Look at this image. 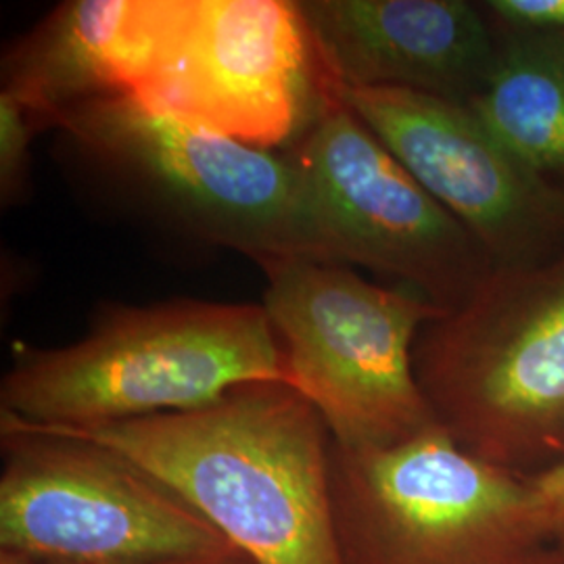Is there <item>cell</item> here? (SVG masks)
<instances>
[{
  "label": "cell",
  "instance_id": "cell-1",
  "mask_svg": "<svg viewBox=\"0 0 564 564\" xmlns=\"http://www.w3.org/2000/svg\"><path fill=\"white\" fill-rule=\"evenodd\" d=\"M39 429L120 452L256 564H341L333 437L318 408L291 384H237L199 408L99 429Z\"/></svg>",
  "mask_w": 564,
  "mask_h": 564
},
{
  "label": "cell",
  "instance_id": "cell-2",
  "mask_svg": "<svg viewBox=\"0 0 564 564\" xmlns=\"http://www.w3.org/2000/svg\"><path fill=\"white\" fill-rule=\"evenodd\" d=\"M263 381L295 387L263 305H109L80 341L13 347L0 414L48 429H99L199 408Z\"/></svg>",
  "mask_w": 564,
  "mask_h": 564
},
{
  "label": "cell",
  "instance_id": "cell-3",
  "mask_svg": "<svg viewBox=\"0 0 564 564\" xmlns=\"http://www.w3.org/2000/svg\"><path fill=\"white\" fill-rule=\"evenodd\" d=\"M414 372L435 423L473 456L519 475L564 463V251L494 270L423 326Z\"/></svg>",
  "mask_w": 564,
  "mask_h": 564
},
{
  "label": "cell",
  "instance_id": "cell-4",
  "mask_svg": "<svg viewBox=\"0 0 564 564\" xmlns=\"http://www.w3.org/2000/svg\"><path fill=\"white\" fill-rule=\"evenodd\" d=\"M51 128L132 202L195 241L235 249L258 265L286 258L330 263L286 153L182 123L121 95L72 107Z\"/></svg>",
  "mask_w": 564,
  "mask_h": 564
},
{
  "label": "cell",
  "instance_id": "cell-5",
  "mask_svg": "<svg viewBox=\"0 0 564 564\" xmlns=\"http://www.w3.org/2000/svg\"><path fill=\"white\" fill-rule=\"evenodd\" d=\"M341 564H524L550 544L529 475L481 460L433 424L402 444H330Z\"/></svg>",
  "mask_w": 564,
  "mask_h": 564
},
{
  "label": "cell",
  "instance_id": "cell-6",
  "mask_svg": "<svg viewBox=\"0 0 564 564\" xmlns=\"http://www.w3.org/2000/svg\"><path fill=\"white\" fill-rule=\"evenodd\" d=\"M260 268L268 279L262 305L295 389L318 408L337 444L387 447L437 424L416 381L414 345L445 310L341 263L286 258Z\"/></svg>",
  "mask_w": 564,
  "mask_h": 564
},
{
  "label": "cell",
  "instance_id": "cell-7",
  "mask_svg": "<svg viewBox=\"0 0 564 564\" xmlns=\"http://www.w3.org/2000/svg\"><path fill=\"white\" fill-rule=\"evenodd\" d=\"M0 550L59 564H162L239 552L120 452L0 414Z\"/></svg>",
  "mask_w": 564,
  "mask_h": 564
},
{
  "label": "cell",
  "instance_id": "cell-8",
  "mask_svg": "<svg viewBox=\"0 0 564 564\" xmlns=\"http://www.w3.org/2000/svg\"><path fill=\"white\" fill-rule=\"evenodd\" d=\"M326 95L297 2L153 0L141 74L126 97L279 151L302 139Z\"/></svg>",
  "mask_w": 564,
  "mask_h": 564
},
{
  "label": "cell",
  "instance_id": "cell-9",
  "mask_svg": "<svg viewBox=\"0 0 564 564\" xmlns=\"http://www.w3.org/2000/svg\"><path fill=\"white\" fill-rule=\"evenodd\" d=\"M326 93L284 153L302 176L328 262L362 265L445 312L460 307L496 270L484 247Z\"/></svg>",
  "mask_w": 564,
  "mask_h": 564
},
{
  "label": "cell",
  "instance_id": "cell-10",
  "mask_svg": "<svg viewBox=\"0 0 564 564\" xmlns=\"http://www.w3.org/2000/svg\"><path fill=\"white\" fill-rule=\"evenodd\" d=\"M463 224L496 270L564 251V193L542 178L468 102L324 84Z\"/></svg>",
  "mask_w": 564,
  "mask_h": 564
},
{
  "label": "cell",
  "instance_id": "cell-11",
  "mask_svg": "<svg viewBox=\"0 0 564 564\" xmlns=\"http://www.w3.org/2000/svg\"><path fill=\"white\" fill-rule=\"evenodd\" d=\"M324 84L470 102L496 63V34L468 0L297 2Z\"/></svg>",
  "mask_w": 564,
  "mask_h": 564
},
{
  "label": "cell",
  "instance_id": "cell-12",
  "mask_svg": "<svg viewBox=\"0 0 564 564\" xmlns=\"http://www.w3.org/2000/svg\"><path fill=\"white\" fill-rule=\"evenodd\" d=\"M151 0L63 2L2 59V93L41 128L82 102L128 95L141 65Z\"/></svg>",
  "mask_w": 564,
  "mask_h": 564
},
{
  "label": "cell",
  "instance_id": "cell-13",
  "mask_svg": "<svg viewBox=\"0 0 564 564\" xmlns=\"http://www.w3.org/2000/svg\"><path fill=\"white\" fill-rule=\"evenodd\" d=\"M494 34V69L468 105L564 193V34Z\"/></svg>",
  "mask_w": 564,
  "mask_h": 564
},
{
  "label": "cell",
  "instance_id": "cell-14",
  "mask_svg": "<svg viewBox=\"0 0 564 564\" xmlns=\"http://www.w3.org/2000/svg\"><path fill=\"white\" fill-rule=\"evenodd\" d=\"M42 130L25 107L0 93V202L9 209L23 202L32 182V142Z\"/></svg>",
  "mask_w": 564,
  "mask_h": 564
},
{
  "label": "cell",
  "instance_id": "cell-15",
  "mask_svg": "<svg viewBox=\"0 0 564 564\" xmlns=\"http://www.w3.org/2000/svg\"><path fill=\"white\" fill-rule=\"evenodd\" d=\"M479 7L494 32L564 34V0H485Z\"/></svg>",
  "mask_w": 564,
  "mask_h": 564
},
{
  "label": "cell",
  "instance_id": "cell-16",
  "mask_svg": "<svg viewBox=\"0 0 564 564\" xmlns=\"http://www.w3.org/2000/svg\"><path fill=\"white\" fill-rule=\"evenodd\" d=\"M538 521L550 544L564 545V463L529 475Z\"/></svg>",
  "mask_w": 564,
  "mask_h": 564
},
{
  "label": "cell",
  "instance_id": "cell-17",
  "mask_svg": "<svg viewBox=\"0 0 564 564\" xmlns=\"http://www.w3.org/2000/svg\"><path fill=\"white\" fill-rule=\"evenodd\" d=\"M162 564H256L249 561L242 552H226V554H212V556H199V558H186V561H172Z\"/></svg>",
  "mask_w": 564,
  "mask_h": 564
},
{
  "label": "cell",
  "instance_id": "cell-18",
  "mask_svg": "<svg viewBox=\"0 0 564 564\" xmlns=\"http://www.w3.org/2000/svg\"><path fill=\"white\" fill-rule=\"evenodd\" d=\"M524 564H564V545L547 544Z\"/></svg>",
  "mask_w": 564,
  "mask_h": 564
},
{
  "label": "cell",
  "instance_id": "cell-19",
  "mask_svg": "<svg viewBox=\"0 0 564 564\" xmlns=\"http://www.w3.org/2000/svg\"><path fill=\"white\" fill-rule=\"evenodd\" d=\"M0 564H59V563H42V561H34L28 556H21L15 552H2L0 550Z\"/></svg>",
  "mask_w": 564,
  "mask_h": 564
}]
</instances>
